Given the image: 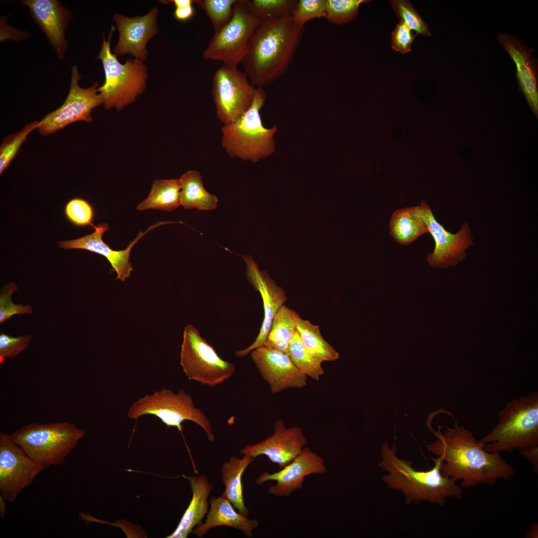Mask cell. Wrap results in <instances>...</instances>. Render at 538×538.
Here are the masks:
<instances>
[{
  "label": "cell",
  "mask_w": 538,
  "mask_h": 538,
  "mask_svg": "<svg viewBox=\"0 0 538 538\" xmlns=\"http://www.w3.org/2000/svg\"><path fill=\"white\" fill-rule=\"evenodd\" d=\"M437 439L427 445V449L442 458L440 471L443 476L456 481L461 480L463 488L479 484L493 485L499 479L510 480L515 475L514 468L500 453H490L473 434L455 422L453 428L447 427L443 434L429 428Z\"/></svg>",
  "instance_id": "1"
},
{
  "label": "cell",
  "mask_w": 538,
  "mask_h": 538,
  "mask_svg": "<svg viewBox=\"0 0 538 538\" xmlns=\"http://www.w3.org/2000/svg\"><path fill=\"white\" fill-rule=\"evenodd\" d=\"M304 30V26L295 23L291 16L261 22L241 62L253 86L263 87L271 84L287 71Z\"/></svg>",
  "instance_id": "2"
},
{
  "label": "cell",
  "mask_w": 538,
  "mask_h": 538,
  "mask_svg": "<svg viewBox=\"0 0 538 538\" xmlns=\"http://www.w3.org/2000/svg\"><path fill=\"white\" fill-rule=\"evenodd\" d=\"M396 450L395 444L391 448L384 442L381 446L382 459L379 465L388 472L383 476V481L391 489L401 491L406 505L412 502L419 504L425 501L443 506L447 498H461V486L441 474L440 463L443 460L441 457H431L434 465L430 470L417 471L412 466L411 461L399 458Z\"/></svg>",
  "instance_id": "3"
},
{
  "label": "cell",
  "mask_w": 538,
  "mask_h": 538,
  "mask_svg": "<svg viewBox=\"0 0 538 538\" xmlns=\"http://www.w3.org/2000/svg\"><path fill=\"white\" fill-rule=\"evenodd\" d=\"M490 453L519 450L538 469V392L514 399L498 413V422L478 440Z\"/></svg>",
  "instance_id": "4"
},
{
  "label": "cell",
  "mask_w": 538,
  "mask_h": 538,
  "mask_svg": "<svg viewBox=\"0 0 538 538\" xmlns=\"http://www.w3.org/2000/svg\"><path fill=\"white\" fill-rule=\"evenodd\" d=\"M266 97L263 87H257L249 109L238 120L222 127L221 145L230 157L255 163L274 152L277 127L266 128L260 115Z\"/></svg>",
  "instance_id": "5"
},
{
  "label": "cell",
  "mask_w": 538,
  "mask_h": 538,
  "mask_svg": "<svg viewBox=\"0 0 538 538\" xmlns=\"http://www.w3.org/2000/svg\"><path fill=\"white\" fill-rule=\"evenodd\" d=\"M85 434L69 422H33L9 435L30 458L47 467L62 463Z\"/></svg>",
  "instance_id": "6"
},
{
  "label": "cell",
  "mask_w": 538,
  "mask_h": 538,
  "mask_svg": "<svg viewBox=\"0 0 538 538\" xmlns=\"http://www.w3.org/2000/svg\"><path fill=\"white\" fill-rule=\"evenodd\" d=\"M116 27L112 26L106 40L104 37L97 57L103 63L105 81L98 91L107 110H121L131 104L143 91L146 86L147 70L142 60L128 59L121 64L111 50V40Z\"/></svg>",
  "instance_id": "7"
},
{
  "label": "cell",
  "mask_w": 538,
  "mask_h": 538,
  "mask_svg": "<svg viewBox=\"0 0 538 538\" xmlns=\"http://www.w3.org/2000/svg\"><path fill=\"white\" fill-rule=\"evenodd\" d=\"M145 415L156 416L168 427H176L180 432L184 421H192L203 429L209 441L214 442L215 440L209 418L195 406L192 396L183 389L175 393L162 388L140 398L128 409V416L131 419L136 420Z\"/></svg>",
  "instance_id": "8"
},
{
  "label": "cell",
  "mask_w": 538,
  "mask_h": 538,
  "mask_svg": "<svg viewBox=\"0 0 538 538\" xmlns=\"http://www.w3.org/2000/svg\"><path fill=\"white\" fill-rule=\"evenodd\" d=\"M180 364L189 380L209 387L223 384L236 371L235 365L222 359L199 330L190 324L184 329Z\"/></svg>",
  "instance_id": "9"
},
{
  "label": "cell",
  "mask_w": 538,
  "mask_h": 538,
  "mask_svg": "<svg viewBox=\"0 0 538 538\" xmlns=\"http://www.w3.org/2000/svg\"><path fill=\"white\" fill-rule=\"evenodd\" d=\"M261 22L250 11L247 0H236L232 19L215 32L203 53V58L237 67L246 56L251 38Z\"/></svg>",
  "instance_id": "10"
},
{
  "label": "cell",
  "mask_w": 538,
  "mask_h": 538,
  "mask_svg": "<svg viewBox=\"0 0 538 538\" xmlns=\"http://www.w3.org/2000/svg\"><path fill=\"white\" fill-rule=\"evenodd\" d=\"M256 88L246 73L222 65L213 77L212 95L217 118L223 125L233 123L250 107Z\"/></svg>",
  "instance_id": "11"
},
{
  "label": "cell",
  "mask_w": 538,
  "mask_h": 538,
  "mask_svg": "<svg viewBox=\"0 0 538 538\" xmlns=\"http://www.w3.org/2000/svg\"><path fill=\"white\" fill-rule=\"evenodd\" d=\"M80 78L77 67L73 66L68 96L59 108L48 114L39 121L38 130L40 134L47 135L53 134L77 121L88 123L92 121V111L103 104V102L98 91V84L88 88H82L78 84Z\"/></svg>",
  "instance_id": "12"
},
{
  "label": "cell",
  "mask_w": 538,
  "mask_h": 538,
  "mask_svg": "<svg viewBox=\"0 0 538 538\" xmlns=\"http://www.w3.org/2000/svg\"><path fill=\"white\" fill-rule=\"evenodd\" d=\"M46 468L30 458L9 435L0 433V491L4 500L14 501Z\"/></svg>",
  "instance_id": "13"
},
{
  "label": "cell",
  "mask_w": 538,
  "mask_h": 538,
  "mask_svg": "<svg viewBox=\"0 0 538 538\" xmlns=\"http://www.w3.org/2000/svg\"><path fill=\"white\" fill-rule=\"evenodd\" d=\"M419 206L420 215L435 242L434 251L427 258L428 264L439 268L456 266L465 258L466 250L473 245L468 224L464 223L457 233L452 234L436 220L426 202L421 201Z\"/></svg>",
  "instance_id": "14"
},
{
  "label": "cell",
  "mask_w": 538,
  "mask_h": 538,
  "mask_svg": "<svg viewBox=\"0 0 538 538\" xmlns=\"http://www.w3.org/2000/svg\"><path fill=\"white\" fill-rule=\"evenodd\" d=\"M246 264V274L249 282L261 294L264 305V316L260 332L255 341L244 349L236 351V356L243 357L253 350L263 345L269 332L276 313L287 300L284 289L276 285L265 271L260 270L250 256L243 257Z\"/></svg>",
  "instance_id": "15"
},
{
  "label": "cell",
  "mask_w": 538,
  "mask_h": 538,
  "mask_svg": "<svg viewBox=\"0 0 538 538\" xmlns=\"http://www.w3.org/2000/svg\"><path fill=\"white\" fill-rule=\"evenodd\" d=\"M253 361L270 392L277 394L307 385V376L301 373L289 356L263 345L251 353Z\"/></svg>",
  "instance_id": "16"
},
{
  "label": "cell",
  "mask_w": 538,
  "mask_h": 538,
  "mask_svg": "<svg viewBox=\"0 0 538 538\" xmlns=\"http://www.w3.org/2000/svg\"><path fill=\"white\" fill-rule=\"evenodd\" d=\"M326 472L324 460L308 447H304L299 455L280 470L272 473L263 472L256 479L255 482L261 485L269 481H276L275 485L269 486V493L276 497H285L302 489L307 475L322 474Z\"/></svg>",
  "instance_id": "17"
},
{
  "label": "cell",
  "mask_w": 538,
  "mask_h": 538,
  "mask_svg": "<svg viewBox=\"0 0 538 538\" xmlns=\"http://www.w3.org/2000/svg\"><path fill=\"white\" fill-rule=\"evenodd\" d=\"M307 443L301 427L286 428L283 420L278 419L274 423L272 435L258 443L246 445L240 453L254 458L266 455L281 469L301 452Z\"/></svg>",
  "instance_id": "18"
},
{
  "label": "cell",
  "mask_w": 538,
  "mask_h": 538,
  "mask_svg": "<svg viewBox=\"0 0 538 538\" xmlns=\"http://www.w3.org/2000/svg\"><path fill=\"white\" fill-rule=\"evenodd\" d=\"M171 223L172 222H158L149 226L144 232L140 231L137 237L123 250H114L103 241V235L109 229L107 224H100L94 226L95 231L85 236L74 240L60 241L59 242V247L65 250H86L103 256L108 260L113 270L116 272L117 278L125 281L130 277L133 270L132 264L129 261L133 247L151 230L160 225Z\"/></svg>",
  "instance_id": "19"
},
{
  "label": "cell",
  "mask_w": 538,
  "mask_h": 538,
  "mask_svg": "<svg viewBox=\"0 0 538 538\" xmlns=\"http://www.w3.org/2000/svg\"><path fill=\"white\" fill-rule=\"evenodd\" d=\"M157 9H151L148 13L140 17L129 18L119 14L114 15L120 33L117 44L114 49L115 54L122 55L129 53L136 59L144 60L147 52L146 44L157 33Z\"/></svg>",
  "instance_id": "20"
},
{
  "label": "cell",
  "mask_w": 538,
  "mask_h": 538,
  "mask_svg": "<svg viewBox=\"0 0 538 538\" xmlns=\"http://www.w3.org/2000/svg\"><path fill=\"white\" fill-rule=\"evenodd\" d=\"M22 3L29 8L59 57L63 58L67 47L65 31L70 20L69 11L56 0H26Z\"/></svg>",
  "instance_id": "21"
},
{
  "label": "cell",
  "mask_w": 538,
  "mask_h": 538,
  "mask_svg": "<svg viewBox=\"0 0 538 538\" xmlns=\"http://www.w3.org/2000/svg\"><path fill=\"white\" fill-rule=\"evenodd\" d=\"M497 39L515 63L520 89L524 93L529 106L537 115L538 70L535 60L531 57L534 50L508 34L499 32Z\"/></svg>",
  "instance_id": "22"
},
{
  "label": "cell",
  "mask_w": 538,
  "mask_h": 538,
  "mask_svg": "<svg viewBox=\"0 0 538 538\" xmlns=\"http://www.w3.org/2000/svg\"><path fill=\"white\" fill-rule=\"evenodd\" d=\"M209 503L204 523L196 526L193 534L200 538L213 528L228 526L240 531L248 538L252 537L254 530L259 525L257 520L249 519L236 512L231 502L221 495L211 498Z\"/></svg>",
  "instance_id": "23"
},
{
  "label": "cell",
  "mask_w": 538,
  "mask_h": 538,
  "mask_svg": "<svg viewBox=\"0 0 538 538\" xmlns=\"http://www.w3.org/2000/svg\"><path fill=\"white\" fill-rule=\"evenodd\" d=\"M190 482L192 497L174 532L167 538H186L193 530L202 523L208 511V498L214 487L203 474L183 476Z\"/></svg>",
  "instance_id": "24"
},
{
  "label": "cell",
  "mask_w": 538,
  "mask_h": 538,
  "mask_svg": "<svg viewBox=\"0 0 538 538\" xmlns=\"http://www.w3.org/2000/svg\"><path fill=\"white\" fill-rule=\"evenodd\" d=\"M254 458L249 455H243L241 458L231 456L223 463L221 469L225 486L221 496L228 500L238 512L247 517L249 510L244 502L242 479L244 471Z\"/></svg>",
  "instance_id": "25"
},
{
  "label": "cell",
  "mask_w": 538,
  "mask_h": 538,
  "mask_svg": "<svg viewBox=\"0 0 538 538\" xmlns=\"http://www.w3.org/2000/svg\"><path fill=\"white\" fill-rule=\"evenodd\" d=\"M390 233L402 245H408L423 234L428 233L420 212V206L400 208L392 214Z\"/></svg>",
  "instance_id": "26"
},
{
  "label": "cell",
  "mask_w": 538,
  "mask_h": 538,
  "mask_svg": "<svg viewBox=\"0 0 538 538\" xmlns=\"http://www.w3.org/2000/svg\"><path fill=\"white\" fill-rule=\"evenodd\" d=\"M178 179L180 205L187 209L199 211L214 210L217 208L218 198L205 189L199 171L188 170Z\"/></svg>",
  "instance_id": "27"
},
{
  "label": "cell",
  "mask_w": 538,
  "mask_h": 538,
  "mask_svg": "<svg viewBox=\"0 0 538 538\" xmlns=\"http://www.w3.org/2000/svg\"><path fill=\"white\" fill-rule=\"evenodd\" d=\"M299 317L296 311L282 305L273 318L264 345L287 354L290 342L297 330V322Z\"/></svg>",
  "instance_id": "28"
},
{
  "label": "cell",
  "mask_w": 538,
  "mask_h": 538,
  "mask_svg": "<svg viewBox=\"0 0 538 538\" xmlns=\"http://www.w3.org/2000/svg\"><path fill=\"white\" fill-rule=\"evenodd\" d=\"M179 179H156L153 181L147 197L140 203L139 211L159 209L171 211L180 205Z\"/></svg>",
  "instance_id": "29"
},
{
  "label": "cell",
  "mask_w": 538,
  "mask_h": 538,
  "mask_svg": "<svg viewBox=\"0 0 538 538\" xmlns=\"http://www.w3.org/2000/svg\"><path fill=\"white\" fill-rule=\"evenodd\" d=\"M296 329L305 347L315 358L322 362L339 358L338 352L321 335L319 326L299 317Z\"/></svg>",
  "instance_id": "30"
},
{
  "label": "cell",
  "mask_w": 538,
  "mask_h": 538,
  "mask_svg": "<svg viewBox=\"0 0 538 538\" xmlns=\"http://www.w3.org/2000/svg\"><path fill=\"white\" fill-rule=\"evenodd\" d=\"M287 355L299 371L307 377L319 381L324 373L322 362L307 351L297 330L290 342Z\"/></svg>",
  "instance_id": "31"
},
{
  "label": "cell",
  "mask_w": 538,
  "mask_h": 538,
  "mask_svg": "<svg viewBox=\"0 0 538 538\" xmlns=\"http://www.w3.org/2000/svg\"><path fill=\"white\" fill-rule=\"evenodd\" d=\"M298 0H247L251 13L261 21L285 16H291Z\"/></svg>",
  "instance_id": "32"
},
{
  "label": "cell",
  "mask_w": 538,
  "mask_h": 538,
  "mask_svg": "<svg viewBox=\"0 0 538 538\" xmlns=\"http://www.w3.org/2000/svg\"><path fill=\"white\" fill-rule=\"evenodd\" d=\"M236 0H194L205 12L211 22L215 32L220 31L232 19Z\"/></svg>",
  "instance_id": "33"
},
{
  "label": "cell",
  "mask_w": 538,
  "mask_h": 538,
  "mask_svg": "<svg viewBox=\"0 0 538 538\" xmlns=\"http://www.w3.org/2000/svg\"><path fill=\"white\" fill-rule=\"evenodd\" d=\"M39 122H33L26 125L19 132L8 135L3 140L0 147V174L8 166L17 154L21 144L28 135L38 129Z\"/></svg>",
  "instance_id": "34"
},
{
  "label": "cell",
  "mask_w": 538,
  "mask_h": 538,
  "mask_svg": "<svg viewBox=\"0 0 538 538\" xmlns=\"http://www.w3.org/2000/svg\"><path fill=\"white\" fill-rule=\"evenodd\" d=\"M365 0H326L327 21L333 24H343L353 21L358 15L360 4Z\"/></svg>",
  "instance_id": "35"
},
{
  "label": "cell",
  "mask_w": 538,
  "mask_h": 538,
  "mask_svg": "<svg viewBox=\"0 0 538 538\" xmlns=\"http://www.w3.org/2000/svg\"><path fill=\"white\" fill-rule=\"evenodd\" d=\"M390 2L398 17L409 29L415 31L417 34L431 35L427 25L409 1L398 0Z\"/></svg>",
  "instance_id": "36"
},
{
  "label": "cell",
  "mask_w": 538,
  "mask_h": 538,
  "mask_svg": "<svg viewBox=\"0 0 538 538\" xmlns=\"http://www.w3.org/2000/svg\"><path fill=\"white\" fill-rule=\"evenodd\" d=\"M326 16V0H298L291 14L293 21L301 26L311 19Z\"/></svg>",
  "instance_id": "37"
},
{
  "label": "cell",
  "mask_w": 538,
  "mask_h": 538,
  "mask_svg": "<svg viewBox=\"0 0 538 538\" xmlns=\"http://www.w3.org/2000/svg\"><path fill=\"white\" fill-rule=\"evenodd\" d=\"M65 214L76 226H95L92 224L94 215L93 207L83 199L75 198L70 200L65 206Z\"/></svg>",
  "instance_id": "38"
},
{
  "label": "cell",
  "mask_w": 538,
  "mask_h": 538,
  "mask_svg": "<svg viewBox=\"0 0 538 538\" xmlns=\"http://www.w3.org/2000/svg\"><path fill=\"white\" fill-rule=\"evenodd\" d=\"M17 290V286L10 282L4 286L0 293V323L3 324L12 316L16 314L31 313L32 308L29 305L14 304L11 300L12 295Z\"/></svg>",
  "instance_id": "39"
},
{
  "label": "cell",
  "mask_w": 538,
  "mask_h": 538,
  "mask_svg": "<svg viewBox=\"0 0 538 538\" xmlns=\"http://www.w3.org/2000/svg\"><path fill=\"white\" fill-rule=\"evenodd\" d=\"M33 336L12 337L2 332L0 333V361L5 358H12L27 348Z\"/></svg>",
  "instance_id": "40"
},
{
  "label": "cell",
  "mask_w": 538,
  "mask_h": 538,
  "mask_svg": "<svg viewBox=\"0 0 538 538\" xmlns=\"http://www.w3.org/2000/svg\"><path fill=\"white\" fill-rule=\"evenodd\" d=\"M417 34L412 32L402 21L397 25L392 32V47L396 51L404 54L411 50L412 41Z\"/></svg>",
  "instance_id": "41"
},
{
  "label": "cell",
  "mask_w": 538,
  "mask_h": 538,
  "mask_svg": "<svg viewBox=\"0 0 538 538\" xmlns=\"http://www.w3.org/2000/svg\"><path fill=\"white\" fill-rule=\"evenodd\" d=\"M194 14L192 6L183 8H175L174 12V17L180 21H185L191 18Z\"/></svg>",
  "instance_id": "42"
},
{
  "label": "cell",
  "mask_w": 538,
  "mask_h": 538,
  "mask_svg": "<svg viewBox=\"0 0 538 538\" xmlns=\"http://www.w3.org/2000/svg\"><path fill=\"white\" fill-rule=\"evenodd\" d=\"M161 1L165 3L172 2L176 8H183L192 6V3L194 2V0H173Z\"/></svg>",
  "instance_id": "43"
},
{
  "label": "cell",
  "mask_w": 538,
  "mask_h": 538,
  "mask_svg": "<svg viewBox=\"0 0 538 538\" xmlns=\"http://www.w3.org/2000/svg\"><path fill=\"white\" fill-rule=\"evenodd\" d=\"M537 529L538 525L535 524L533 525L532 527L531 528L527 536H529V538L530 536H531L530 538H533V536H537L538 534H536V530Z\"/></svg>",
  "instance_id": "44"
},
{
  "label": "cell",
  "mask_w": 538,
  "mask_h": 538,
  "mask_svg": "<svg viewBox=\"0 0 538 538\" xmlns=\"http://www.w3.org/2000/svg\"><path fill=\"white\" fill-rule=\"evenodd\" d=\"M0 512H1V516L3 517L4 516V514L6 512V509H5V504L3 501L4 499L2 498L1 496L0 497Z\"/></svg>",
  "instance_id": "45"
}]
</instances>
